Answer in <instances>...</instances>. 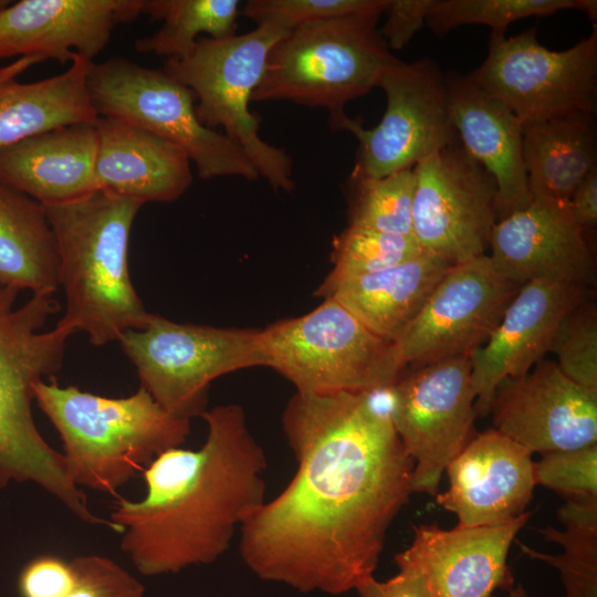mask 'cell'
Here are the masks:
<instances>
[{"label": "cell", "mask_w": 597, "mask_h": 597, "mask_svg": "<svg viewBox=\"0 0 597 597\" xmlns=\"http://www.w3.org/2000/svg\"><path fill=\"white\" fill-rule=\"evenodd\" d=\"M530 516L524 512L494 526L444 530L437 524L417 525L411 544L395 562L399 569L421 574L430 597H491L495 589L509 591L514 578L507 554Z\"/></svg>", "instance_id": "obj_18"}, {"label": "cell", "mask_w": 597, "mask_h": 597, "mask_svg": "<svg viewBox=\"0 0 597 597\" xmlns=\"http://www.w3.org/2000/svg\"><path fill=\"white\" fill-rule=\"evenodd\" d=\"M264 367L297 392H363L395 384L407 367L392 342L364 326L332 297L311 312L260 329Z\"/></svg>", "instance_id": "obj_7"}, {"label": "cell", "mask_w": 597, "mask_h": 597, "mask_svg": "<svg viewBox=\"0 0 597 597\" xmlns=\"http://www.w3.org/2000/svg\"><path fill=\"white\" fill-rule=\"evenodd\" d=\"M422 252L413 235L385 233L348 224L333 237V269L318 287L401 264Z\"/></svg>", "instance_id": "obj_33"}, {"label": "cell", "mask_w": 597, "mask_h": 597, "mask_svg": "<svg viewBox=\"0 0 597 597\" xmlns=\"http://www.w3.org/2000/svg\"><path fill=\"white\" fill-rule=\"evenodd\" d=\"M74 583L65 597H144V587L114 559L80 555L70 561Z\"/></svg>", "instance_id": "obj_37"}, {"label": "cell", "mask_w": 597, "mask_h": 597, "mask_svg": "<svg viewBox=\"0 0 597 597\" xmlns=\"http://www.w3.org/2000/svg\"><path fill=\"white\" fill-rule=\"evenodd\" d=\"M591 290L552 281L523 284L484 345L470 354L478 417L490 415L499 385L528 373L549 352L564 316Z\"/></svg>", "instance_id": "obj_19"}, {"label": "cell", "mask_w": 597, "mask_h": 597, "mask_svg": "<svg viewBox=\"0 0 597 597\" xmlns=\"http://www.w3.org/2000/svg\"><path fill=\"white\" fill-rule=\"evenodd\" d=\"M377 87L386 95L380 122L366 128L346 115L337 127L358 140L352 172L385 177L413 168L459 140L449 114L446 76L432 59L399 61L383 74Z\"/></svg>", "instance_id": "obj_13"}, {"label": "cell", "mask_w": 597, "mask_h": 597, "mask_svg": "<svg viewBox=\"0 0 597 597\" xmlns=\"http://www.w3.org/2000/svg\"><path fill=\"white\" fill-rule=\"evenodd\" d=\"M534 475L536 485L548 488L564 500L597 498V443L542 454Z\"/></svg>", "instance_id": "obj_36"}, {"label": "cell", "mask_w": 597, "mask_h": 597, "mask_svg": "<svg viewBox=\"0 0 597 597\" xmlns=\"http://www.w3.org/2000/svg\"><path fill=\"white\" fill-rule=\"evenodd\" d=\"M57 269L56 242L44 206L0 180V285L54 294Z\"/></svg>", "instance_id": "obj_28"}, {"label": "cell", "mask_w": 597, "mask_h": 597, "mask_svg": "<svg viewBox=\"0 0 597 597\" xmlns=\"http://www.w3.org/2000/svg\"><path fill=\"white\" fill-rule=\"evenodd\" d=\"M452 264L422 252L401 264L315 291L332 297L377 336L394 342L417 316Z\"/></svg>", "instance_id": "obj_25"}, {"label": "cell", "mask_w": 597, "mask_h": 597, "mask_svg": "<svg viewBox=\"0 0 597 597\" xmlns=\"http://www.w3.org/2000/svg\"><path fill=\"white\" fill-rule=\"evenodd\" d=\"M118 343L151 397L171 415L191 420L207 409L211 383L264 366L260 329L178 323L158 314Z\"/></svg>", "instance_id": "obj_9"}, {"label": "cell", "mask_w": 597, "mask_h": 597, "mask_svg": "<svg viewBox=\"0 0 597 597\" xmlns=\"http://www.w3.org/2000/svg\"><path fill=\"white\" fill-rule=\"evenodd\" d=\"M200 417L203 444L160 453L143 471L145 496L118 498L113 505L109 521L122 535L119 547L142 575L213 563L264 502L266 457L243 408L220 405Z\"/></svg>", "instance_id": "obj_2"}, {"label": "cell", "mask_w": 597, "mask_h": 597, "mask_svg": "<svg viewBox=\"0 0 597 597\" xmlns=\"http://www.w3.org/2000/svg\"><path fill=\"white\" fill-rule=\"evenodd\" d=\"M489 250L495 268L520 286L552 281L591 290L596 283L591 249L568 201L532 198L496 222Z\"/></svg>", "instance_id": "obj_17"}, {"label": "cell", "mask_w": 597, "mask_h": 597, "mask_svg": "<svg viewBox=\"0 0 597 597\" xmlns=\"http://www.w3.org/2000/svg\"><path fill=\"white\" fill-rule=\"evenodd\" d=\"M281 420L296 472L240 526L241 558L301 593L356 590L409 501L413 461L362 392L295 391Z\"/></svg>", "instance_id": "obj_1"}, {"label": "cell", "mask_w": 597, "mask_h": 597, "mask_svg": "<svg viewBox=\"0 0 597 597\" xmlns=\"http://www.w3.org/2000/svg\"><path fill=\"white\" fill-rule=\"evenodd\" d=\"M87 87L98 116L130 122L178 146L200 178H260L237 144L199 121L195 94L163 69L114 56L93 64Z\"/></svg>", "instance_id": "obj_10"}, {"label": "cell", "mask_w": 597, "mask_h": 597, "mask_svg": "<svg viewBox=\"0 0 597 597\" xmlns=\"http://www.w3.org/2000/svg\"><path fill=\"white\" fill-rule=\"evenodd\" d=\"M385 11L316 20L292 29L270 50L252 102L289 101L328 112L337 129L348 102L378 86L397 59L378 31Z\"/></svg>", "instance_id": "obj_6"}, {"label": "cell", "mask_w": 597, "mask_h": 597, "mask_svg": "<svg viewBox=\"0 0 597 597\" xmlns=\"http://www.w3.org/2000/svg\"><path fill=\"white\" fill-rule=\"evenodd\" d=\"M239 8L238 0H144L143 13L163 24L154 34L137 39L135 50L168 59L185 57L201 33L212 39L235 35Z\"/></svg>", "instance_id": "obj_29"}, {"label": "cell", "mask_w": 597, "mask_h": 597, "mask_svg": "<svg viewBox=\"0 0 597 597\" xmlns=\"http://www.w3.org/2000/svg\"><path fill=\"white\" fill-rule=\"evenodd\" d=\"M569 207L584 233L597 224V168L591 170L574 190Z\"/></svg>", "instance_id": "obj_41"}, {"label": "cell", "mask_w": 597, "mask_h": 597, "mask_svg": "<svg viewBox=\"0 0 597 597\" xmlns=\"http://www.w3.org/2000/svg\"><path fill=\"white\" fill-rule=\"evenodd\" d=\"M505 597H530L522 584L512 587Z\"/></svg>", "instance_id": "obj_43"}, {"label": "cell", "mask_w": 597, "mask_h": 597, "mask_svg": "<svg viewBox=\"0 0 597 597\" xmlns=\"http://www.w3.org/2000/svg\"><path fill=\"white\" fill-rule=\"evenodd\" d=\"M549 352L565 376L597 394V307L591 296L564 316Z\"/></svg>", "instance_id": "obj_34"}, {"label": "cell", "mask_w": 597, "mask_h": 597, "mask_svg": "<svg viewBox=\"0 0 597 597\" xmlns=\"http://www.w3.org/2000/svg\"><path fill=\"white\" fill-rule=\"evenodd\" d=\"M358 597H430L426 580L413 569L401 568L385 582L369 578L356 588Z\"/></svg>", "instance_id": "obj_40"}, {"label": "cell", "mask_w": 597, "mask_h": 597, "mask_svg": "<svg viewBox=\"0 0 597 597\" xmlns=\"http://www.w3.org/2000/svg\"><path fill=\"white\" fill-rule=\"evenodd\" d=\"M394 390L391 420L413 461L412 493L436 496L447 467L476 433L470 357L407 367Z\"/></svg>", "instance_id": "obj_12"}, {"label": "cell", "mask_w": 597, "mask_h": 597, "mask_svg": "<svg viewBox=\"0 0 597 597\" xmlns=\"http://www.w3.org/2000/svg\"><path fill=\"white\" fill-rule=\"evenodd\" d=\"M490 413L495 430L532 454L597 443V394L544 358L525 375L499 385Z\"/></svg>", "instance_id": "obj_16"}, {"label": "cell", "mask_w": 597, "mask_h": 597, "mask_svg": "<svg viewBox=\"0 0 597 597\" xmlns=\"http://www.w3.org/2000/svg\"><path fill=\"white\" fill-rule=\"evenodd\" d=\"M73 583L70 562L54 555H41L22 568L18 585L21 597H65Z\"/></svg>", "instance_id": "obj_38"}, {"label": "cell", "mask_w": 597, "mask_h": 597, "mask_svg": "<svg viewBox=\"0 0 597 597\" xmlns=\"http://www.w3.org/2000/svg\"><path fill=\"white\" fill-rule=\"evenodd\" d=\"M289 31L272 24L224 39L199 38L185 57L167 59L163 70L196 96L199 121L222 127L274 190L294 189L292 159L260 136V122L249 104L265 69L270 50Z\"/></svg>", "instance_id": "obj_8"}, {"label": "cell", "mask_w": 597, "mask_h": 597, "mask_svg": "<svg viewBox=\"0 0 597 597\" xmlns=\"http://www.w3.org/2000/svg\"><path fill=\"white\" fill-rule=\"evenodd\" d=\"M532 453L511 438L488 429L475 433L450 462L449 488L436 495L455 514L459 527L494 526L523 514L536 485Z\"/></svg>", "instance_id": "obj_20"}, {"label": "cell", "mask_w": 597, "mask_h": 597, "mask_svg": "<svg viewBox=\"0 0 597 597\" xmlns=\"http://www.w3.org/2000/svg\"><path fill=\"white\" fill-rule=\"evenodd\" d=\"M520 285L489 254L453 264L392 342L406 367L470 354L486 343Z\"/></svg>", "instance_id": "obj_15"}, {"label": "cell", "mask_w": 597, "mask_h": 597, "mask_svg": "<svg viewBox=\"0 0 597 597\" xmlns=\"http://www.w3.org/2000/svg\"><path fill=\"white\" fill-rule=\"evenodd\" d=\"M523 161L532 198L569 201L597 168L595 114L573 113L522 124Z\"/></svg>", "instance_id": "obj_27"}, {"label": "cell", "mask_w": 597, "mask_h": 597, "mask_svg": "<svg viewBox=\"0 0 597 597\" xmlns=\"http://www.w3.org/2000/svg\"><path fill=\"white\" fill-rule=\"evenodd\" d=\"M562 10H579L594 22L596 0H432L426 25L442 36L462 25H486L491 35H505L506 28L521 19L547 17Z\"/></svg>", "instance_id": "obj_31"}, {"label": "cell", "mask_w": 597, "mask_h": 597, "mask_svg": "<svg viewBox=\"0 0 597 597\" xmlns=\"http://www.w3.org/2000/svg\"><path fill=\"white\" fill-rule=\"evenodd\" d=\"M413 169L374 178L350 172L346 182L348 224L412 235Z\"/></svg>", "instance_id": "obj_32"}, {"label": "cell", "mask_w": 597, "mask_h": 597, "mask_svg": "<svg viewBox=\"0 0 597 597\" xmlns=\"http://www.w3.org/2000/svg\"><path fill=\"white\" fill-rule=\"evenodd\" d=\"M468 76L503 102L522 124L573 113L596 114L597 25L562 51L541 44L535 28L509 38L491 35L484 61Z\"/></svg>", "instance_id": "obj_11"}, {"label": "cell", "mask_w": 597, "mask_h": 597, "mask_svg": "<svg viewBox=\"0 0 597 597\" xmlns=\"http://www.w3.org/2000/svg\"><path fill=\"white\" fill-rule=\"evenodd\" d=\"M143 205L96 189L44 207L56 242L59 287L65 295L57 322L84 332L94 346L118 342L149 317L128 265L130 231Z\"/></svg>", "instance_id": "obj_4"}, {"label": "cell", "mask_w": 597, "mask_h": 597, "mask_svg": "<svg viewBox=\"0 0 597 597\" xmlns=\"http://www.w3.org/2000/svg\"><path fill=\"white\" fill-rule=\"evenodd\" d=\"M95 189L146 202H172L192 182L178 146L130 122L98 116Z\"/></svg>", "instance_id": "obj_23"}, {"label": "cell", "mask_w": 597, "mask_h": 597, "mask_svg": "<svg viewBox=\"0 0 597 597\" xmlns=\"http://www.w3.org/2000/svg\"><path fill=\"white\" fill-rule=\"evenodd\" d=\"M43 61L45 59L39 55L21 56L9 65L0 66V84L15 80L19 74Z\"/></svg>", "instance_id": "obj_42"}, {"label": "cell", "mask_w": 597, "mask_h": 597, "mask_svg": "<svg viewBox=\"0 0 597 597\" xmlns=\"http://www.w3.org/2000/svg\"><path fill=\"white\" fill-rule=\"evenodd\" d=\"M93 64L77 54L61 74L0 84V150L63 125L95 123L98 115L87 87Z\"/></svg>", "instance_id": "obj_26"}, {"label": "cell", "mask_w": 597, "mask_h": 597, "mask_svg": "<svg viewBox=\"0 0 597 597\" xmlns=\"http://www.w3.org/2000/svg\"><path fill=\"white\" fill-rule=\"evenodd\" d=\"M11 1H8V0H0V9H2L3 7H6L7 4H9Z\"/></svg>", "instance_id": "obj_44"}, {"label": "cell", "mask_w": 597, "mask_h": 597, "mask_svg": "<svg viewBox=\"0 0 597 597\" xmlns=\"http://www.w3.org/2000/svg\"><path fill=\"white\" fill-rule=\"evenodd\" d=\"M34 401L62 440L76 486L116 494L160 453L181 447L190 421L164 409L143 387L111 398L61 386L52 377L33 387Z\"/></svg>", "instance_id": "obj_5"}, {"label": "cell", "mask_w": 597, "mask_h": 597, "mask_svg": "<svg viewBox=\"0 0 597 597\" xmlns=\"http://www.w3.org/2000/svg\"><path fill=\"white\" fill-rule=\"evenodd\" d=\"M20 292L0 285V489L33 483L57 499L82 522L95 525L82 489L71 480L65 460L39 431L33 413V387L61 369L73 328L56 323L53 294H32L18 305Z\"/></svg>", "instance_id": "obj_3"}, {"label": "cell", "mask_w": 597, "mask_h": 597, "mask_svg": "<svg viewBox=\"0 0 597 597\" xmlns=\"http://www.w3.org/2000/svg\"><path fill=\"white\" fill-rule=\"evenodd\" d=\"M448 108L458 139L498 186V221L532 201L523 161L522 123L468 75L446 76Z\"/></svg>", "instance_id": "obj_22"}, {"label": "cell", "mask_w": 597, "mask_h": 597, "mask_svg": "<svg viewBox=\"0 0 597 597\" xmlns=\"http://www.w3.org/2000/svg\"><path fill=\"white\" fill-rule=\"evenodd\" d=\"M412 235L450 264L488 254L498 186L458 140L413 166Z\"/></svg>", "instance_id": "obj_14"}, {"label": "cell", "mask_w": 597, "mask_h": 597, "mask_svg": "<svg viewBox=\"0 0 597 597\" xmlns=\"http://www.w3.org/2000/svg\"><path fill=\"white\" fill-rule=\"evenodd\" d=\"M144 0H21L0 9V59L39 55L62 64L92 60L116 25L143 13Z\"/></svg>", "instance_id": "obj_21"}, {"label": "cell", "mask_w": 597, "mask_h": 597, "mask_svg": "<svg viewBox=\"0 0 597 597\" xmlns=\"http://www.w3.org/2000/svg\"><path fill=\"white\" fill-rule=\"evenodd\" d=\"M557 515L563 530L547 526L538 533L561 545L562 553L548 554L519 543L520 549L558 570L564 597H597V498L565 500Z\"/></svg>", "instance_id": "obj_30"}, {"label": "cell", "mask_w": 597, "mask_h": 597, "mask_svg": "<svg viewBox=\"0 0 597 597\" xmlns=\"http://www.w3.org/2000/svg\"><path fill=\"white\" fill-rule=\"evenodd\" d=\"M95 123L63 125L0 150V180L44 207L96 190Z\"/></svg>", "instance_id": "obj_24"}, {"label": "cell", "mask_w": 597, "mask_h": 597, "mask_svg": "<svg viewBox=\"0 0 597 597\" xmlns=\"http://www.w3.org/2000/svg\"><path fill=\"white\" fill-rule=\"evenodd\" d=\"M432 0H389L386 21L378 29L388 49L402 50L426 24Z\"/></svg>", "instance_id": "obj_39"}, {"label": "cell", "mask_w": 597, "mask_h": 597, "mask_svg": "<svg viewBox=\"0 0 597 597\" xmlns=\"http://www.w3.org/2000/svg\"><path fill=\"white\" fill-rule=\"evenodd\" d=\"M389 0H249L240 11L256 25L272 24L291 31L316 20L362 12L385 11Z\"/></svg>", "instance_id": "obj_35"}]
</instances>
